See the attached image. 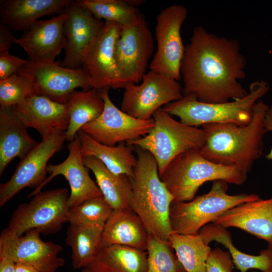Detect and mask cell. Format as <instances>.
<instances>
[{"instance_id": "obj_1", "label": "cell", "mask_w": 272, "mask_h": 272, "mask_svg": "<svg viewBox=\"0 0 272 272\" xmlns=\"http://www.w3.org/2000/svg\"><path fill=\"white\" fill-rule=\"evenodd\" d=\"M246 65L237 40L196 26L181 65L183 96L209 103L241 99L248 93L239 82L245 77Z\"/></svg>"}, {"instance_id": "obj_2", "label": "cell", "mask_w": 272, "mask_h": 272, "mask_svg": "<svg viewBox=\"0 0 272 272\" xmlns=\"http://www.w3.org/2000/svg\"><path fill=\"white\" fill-rule=\"evenodd\" d=\"M269 106L259 100L253 108L250 122L245 126L233 123L202 125L206 134L202 155L217 164L235 166L246 174L261 156L266 132L264 119Z\"/></svg>"}, {"instance_id": "obj_3", "label": "cell", "mask_w": 272, "mask_h": 272, "mask_svg": "<svg viewBox=\"0 0 272 272\" xmlns=\"http://www.w3.org/2000/svg\"><path fill=\"white\" fill-rule=\"evenodd\" d=\"M137 163L130 177V208L140 217L148 233L165 241L172 233L169 221L173 197L161 180L157 163L147 150L134 147Z\"/></svg>"}, {"instance_id": "obj_4", "label": "cell", "mask_w": 272, "mask_h": 272, "mask_svg": "<svg viewBox=\"0 0 272 272\" xmlns=\"http://www.w3.org/2000/svg\"><path fill=\"white\" fill-rule=\"evenodd\" d=\"M160 177L176 202L193 199L207 181L222 180L240 185L246 181L247 174L235 166L213 162L205 158L199 149H195L174 159Z\"/></svg>"}, {"instance_id": "obj_5", "label": "cell", "mask_w": 272, "mask_h": 272, "mask_svg": "<svg viewBox=\"0 0 272 272\" xmlns=\"http://www.w3.org/2000/svg\"><path fill=\"white\" fill-rule=\"evenodd\" d=\"M269 88L266 81H256L250 85L247 94L241 99L209 103L187 96L162 108L171 116L178 117L182 123L191 126L222 123L245 126L252 119L255 104L268 92Z\"/></svg>"}, {"instance_id": "obj_6", "label": "cell", "mask_w": 272, "mask_h": 272, "mask_svg": "<svg viewBox=\"0 0 272 272\" xmlns=\"http://www.w3.org/2000/svg\"><path fill=\"white\" fill-rule=\"evenodd\" d=\"M154 125L145 136L126 143L149 152L155 158L160 177L176 157L188 151L200 149L206 141L201 128L174 119L162 108L153 115Z\"/></svg>"}, {"instance_id": "obj_7", "label": "cell", "mask_w": 272, "mask_h": 272, "mask_svg": "<svg viewBox=\"0 0 272 272\" xmlns=\"http://www.w3.org/2000/svg\"><path fill=\"white\" fill-rule=\"evenodd\" d=\"M228 183L222 180L213 182L207 193L188 201L173 202L169 211L172 232L195 234L206 225L212 223L229 209L239 204L259 198L255 193L228 194Z\"/></svg>"}, {"instance_id": "obj_8", "label": "cell", "mask_w": 272, "mask_h": 272, "mask_svg": "<svg viewBox=\"0 0 272 272\" xmlns=\"http://www.w3.org/2000/svg\"><path fill=\"white\" fill-rule=\"evenodd\" d=\"M69 195L66 188L39 192L17 207L7 228L18 236L34 229L45 235L56 233L68 222Z\"/></svg>"}, {"instance_id": "obj_9", "label": "cell", "mask_w": 272, "mask_h": 272, "mask_svg": "<svg viewBox=\"0 0 272 272\" xmlns=\"http://www.w3.org/2000/svg\"><path fill=\"white\" fill-rule=\"evenodd\" d=\"M187 14L186 8L173 5L162 9L156 17L157 50L150 63L151 71L178 81L185 48L181 29Z\"/></svg>"}, {"instance_id": "obj_10", "label": "cell", "mask_w": 272, "mask_h": 272, "mask_svg": "<svg viewBox=\"0 0 272 272\" xmlns=\"http://www.w3.org/2000/svg\"><path fill=\"white\" fill-rule=\"evenodd\" d=\"M124 89L121 110L141 120L152 118L157 110L183 97L177 81L151 70L140 85L129 83Z\"/></svg>"}, {"instance_id": "obj_11", "label": "cell", "mask_w": 272, "mask_h": 272, "mask_svg": "<svg viewBox=\"0 0 272 272\" xmlns=\"http://www.w3.org/2000/svg\"><path fill=\"white\" fill-rule=\"evenodd\" d=\"M154 48L148 22L139 13L131 22L122 26L115 45L117 67L128 82L138 84L142 81Z\"/></svg>"}, {"instance_id": "obj_12", "label": "cell", "mask_w": 272, "mask_h": 272, "mask_svg": "<svg viewBox=\"0 0 272 272\" xmlns=\"http://www.w3.org/2000/svg\"><path fill=\"white\" fill-rule=\"evenodd\" d=\"M65 141V131L58 129L42 137V141L21 160L11 178L0 184L1 207L24 188H36L45 181L48 161L62 149Z\"/></svg>"}, {"instance_id": "obj_13", "label": "cell", "mask_w": 272, "mask_h": 272, "mask_svg": "<svg viewBox=\"0 0 272 272\" xmlns=\"http://www.w3.org/2000/svg\"><path fill=\"white\" fill-rule=\"evenodd\" d=\"M40 234L34 229L18 236L8 228L4 229L0 236V256L31 266L39 272H56L64 264L63 258L58 256L62 248L51 241H43Z\"/></svg>"}, {"instance_id": "obj_14", "label": "cell", "mask_w": 272, "mask_h": 272, "mask_svg": "<svg viewBox=\"0 0 272 272\" xmlns=\"http://www.w3.org/2000/svg\"><path fill=\"white\" fill-rule=\"evenodd\" d=\"M109 88L99 91L104 101L101 114L81 130L95 141L109 146L127 143L147 135L154 125L153 118L141 120L119 109L110 99Z\"/></svg>"}, {"instance_id": "obj_15", "label": "cell", "mask_w": 272, "mask_h": 272, "mask_svg": "<svg viewBox=\"0 0 272 272\" xmlns=\"http://www.w3.org/2000/svg\"><path fill=\"white\" fill-rule=\"evenodd\" d=\"M33 83L36 94L66 104L77 88L92 89L91 78L83 69H72L56 62H33L29 60L17 73Z\"/></svg>"}, {"instance_id": "obj_16", "label": "cell", "mask_w": 272, "mask_h": 272, "mask_svg": "<svg viewBox=\"0 0 272 272\" xmlns=\"http://www.w3.org/2000/svg\"><path fill=\"white\" fill-rule=\"evenodd\" d=\"M64 12L67 18L63 32L66 45L60 65L72 69H81L86 56L102 33L105 22L77 1H72Z\"/></svg>"}, {"instance_id": "obj_17", "label": "cell", "mask_w": 272, "mask_h": 272, "mask_svg": "<svg viewBox=\"0 0 272 272\" xmlns=\"http://www.w3.org/2000/svg\"><path fill=\"white\" fill-rule=\"evenodd\" d=\"M122 26L105 21L102 33L83 61L82 68L90 77L92 88L121 89L129 83L119 71L115 58V45Z\"/></svg>"}, {"instance_id": "obj_18", "label": "cell", "mask_w": 272, "mask_h": 272, "mask_svg": "<svg viewBox=\"0 0 272 272\" xmlns=\"http://www.w3.org/2000/svg\"><path fill=\"white\" fill-rule=\"evenodd\" d=\"M67 148L69 151L67 157L60 164L48 165L47 170L50 176L29 194L28 198L41 191L44 185L60 175L65 178L70 186L71 192L67 200L69 208L94 197L102 195L97 183L89 175V169L84 163L78 134L67 145Z\"/></svg>"}, {"instance_id": "obj_19", "label": "cell", "mask_w": 272, "mask_h": 272, "mask_svg": "<svg viewBox=\"0 0 272 272\" xmlns=\"http://www.w3.org/2000/svg\"><path fill=\"white\" fill-rule=\"evenodd\" d=\"M66 18L64 11L50 19L37 20L13 43L23 49L31 62H54L65 47L63 30Z\"/></svg>"}, {"instance_id": "obj_20", "label": "cell", "mask_w": 272, "mask_h": 272, "mask_svg": "<svg viewBox=\"0 0 272 272\" xmlns=\"http://www.w3.org/2000/svg\"><path fill=\"white\" fill-rule=\"evenodd\" d=\"M213 223L225 228L241 229L267 243L272 249V197H260L233 207Z\"/></svg>"}, {"instance_id": "obj_21", "label": "cell", "mask_w": 272, "mask_h": 272, "mask_svg": "<svg viewBox=\"0 0 272 272\" xmlns=\"http://www.w3.org/2000/svg\"><path fill=\"white\" fill-rule=\"evenodd\" d=\"M14 107L25 125L36 129L41 137L53 129L66 131L69 126L66 104L34 94Z\"/></svg>"}, {"instance_id": "obj_22", "label": "cell", "mask_w": 272, "mask_h": 272, "mask_svg": "<svg viewBox=\"0 0 272 272\" xmlns=\"http://www.w3.org/2000/svg\"><path fill=\"white\" fill-rule=\"evenodd\" d=\"M148 236L143 222L130 207L115 209L104 225L99 248L119 245L145 251Z\"/></svg>"}, {"instance_id": "obj_23", "label": "cell", "mask_w": 272, "mask_h": 272, "mask_svg": "<svg viewBox=\"0 0 272 272\" xmlns=\"http://www.w3.org/2000/svg\"><path fill=\"white\" fill-rule=\"evenodd\" d=\"M72 0H1L0 24L25 31L41 17L63 13Z\"/></svg>"}, {"instance_id": "obj_24", "label": "cell", "mask_w": 272, "mask_h": 272, "mask_svg": "<svg viewBox=\"0 0 272 272\" xmlns=\"http://www.w3.org/2000/svg\"><path fill=\"white\" fill-rule=\"evenodd\" d=\"M27 128L14 106L0 108V176L14 158L23 159L38 144Z\"/></svg>"}, {"instance_id": "obj_25", "label": "cell", "mask_w": 272, "mask_h": 272, "mask_svg": "<svg viewBox=\"0 0 272 272\" xmlns=\"http://www.w3.org/2000/svg\"><path fill=\"white\" fill-rule=\"evenodd\" d=\"M147 252L119 245L99 248L81 272H147Z\"/></svg>"}, {"instance_id": "obj_26", "label": "cell", "mask_w": 272, "mask_h": 272, "mask_svg": "<svg viewBox=\"0 0 272 272\" xmlns=\"http://www.w3.org/2000/svg\"><path fill=\"white\" fill-rule=\"evenodd\" d=\"M77 134L83 157L97 158L115 174H124L129 177L133 176L137 160L133 153V146L125 142L114 146L105 145L95 141L81 130Z\"/></svg>"}, {"instance_id": "obj_27", "label": "cell", "mask_w": 272, "mask_h": 272, "mask_svg": "<svg viewBox=\"0 0 272 272\" xmlns=\"http://www.w3.org/2000/svg\"><path fill=\"white\" fill-rule=\"evenodd\" d=\"M199 234L207 244L216 241L227 248L235 268L240 272H247L251 269H258L261 272H272L271 249H262L257 255L244 253L234 245L231 234L226 228L214 223L203 227Z\"/></svg>"}, {"instance_id": "obj_28", "label": "cell", "mask_w": 272, "mask_h": 272, "mask_svg": "<svg viewBox=\"0 0 272 272\" xmlns=\"http://www.w3.org/2000/svg\"><path fill=\"white\" fill-rule=\"evenodd\" d=\"M83 161L94 174L103 196L113 209L129 208L132 195L130 177L113 173L94 157H83Z\"/></svg>"}, {"instance_id": "obj_29", "label": "cell", "mask_w": 272, "mask_h": 272, "mask_svg": "<svg viewBox=\"0 0 272 272\" xmlns=\"http://www.w3.org/2000/svg\"><path fill=\"white\" fill-rule=\"evenodd\" d=\"M66 104L70 121L65 135L66 141L71 142L83 126L101 114L104 108V101L99 91L92 88L79 91L75 90L70 94Z\"/></svg>"}, {"instance_id": "obj_30", "label": "cell", "mask_w": 272, "mask_h": 272, "mask_svg": "<svg viewBox=\"0 0 272 272\" xmlns=\"http://www.w3.org/2000/svg\"><path fill=\"white\" fill-rule=\"evenodd\" d=\"M104 226L71 225L65 243L72 249V265L83 268L93 259L99 248Z\"/></svg>"}, {"instance_id": "obj_31", "label": "cell", "mask_w": 272, "mask_h": 272, "mask_svg": "<svg viewBox=\"0 0 272 272\" xmlns=\"http://www.w3.org/2000/svg\"><path fill=\"white\" fill-rule=\"evenodd\" d=\"M169 242L186 272H206L207 260L212 249L199 233L172 232Z\"/></svg>"}, {"instance_id": "obj_32", "label": "cell", "mask_w": 272, "mask_h": 272, "mask_svg": "<svg viewBox=\"0 0 272 272\" xmlns=\"http://www.w3.org/2000/svg\"><path fill=\"white\" fill-rule=\"evenodd\" d=\"M97 18L122 26L131 22L140 13L136 7L144 0H77Z\"/></svg>"}, {"instance_id": "obj_33", "label": "cell", "mask_w": 272, "mask_h": 272, "mask_svg": "<svg viewBox=\"0 0 272 272\" xmlns=\"http://www.w3.org/2000/svg\"><path fill=\"white\" fill-rule=\"evenodd\" d=\"M147 272H186L169 241L149 234Z\"/></svg>"}, {"instance_id": "obj_34", "label": "cell", "mask_w": 272, "mask_h": 272, "mask_svg": "<svg viewBox=\"0 0 272 272\" xmlns=\"http://www.w3.org/2000/svg\"><path fill=\"white\" fill-rule=\"evenodd\" d=\"M113 209L103 195L69 208L68 222L75 225L104 226Z\"/></svg>"}, {"instance_id": "obj_35", "label": "cell", "mask_w": 272, "mask_h": 272, "mask_svg": "<svg viewBox=\"0 0 272 272\" xmlns=\"http://www.w3.org/2000/svg\"><path fill=\"white\" fill-rule=\"evenodd\" d=\"M36 94L35 87L27 77L18 74L0 81L1 108L13 107Z\"/></svg>"}, {"instance_id": "obj_36", "label": "cell", "mask_w": 272, "mask_h": 272, "mask_svg": "<svg viewBox=\"0 0 272 272\" xmlns=\"http://www.w3.org/2000/svg\"><path fill=\"white\" fill-rule=\"evenodd\" d=\"M234 263L228 251L212 249L206 262V272H233Z\"/></svg>"}, {"instance_id": "obj_37", "label": "cell", "mask_w": 272, "mask_h": 272, "mask_svg": "<svg viewBox=\"0 0 272 272\" xmlns=\"http://www.w3.org/2000/svg\"><path fill=\"white\" fill-rule=\"evenodd\" d=\"M28 61V59L10 54L9 50L1 51L0 81L17 74Z\"/></svg>"}, {"instance_id": "obj_38", "label": "cell", "mask_w": 272, "mask_h": 272, "mask_svg": "<svg viewBox=\"0 0 272 272\" xmlns=\"http://www.w3.org/2000/svg\"><path fill=\"white\" fill-rule=\"evenodd\" d=\"M10 30L0 24V51L9 50L12 46L15 37Z\"/></svg>"}, {"instance_id": "obj_39", "label": "cell", "mask_w": 272, "mask_h": 272, "mask_svg": "<svg viewBox=\"0 0 272 272\" xmlns=\"http://www.w3.org/2000/svg\"><path fill=\"white\" fill-rule=\"evenodd\" d=\"M264 126L266 132H272V104L269 106L264 119ZM269 160H272V148L269 152L265 156Z\"/></svg>"}, {"instance_id": "obj_40", "label": "cell", "mask_w": 272, "mask_h": 272, "mask_svg": "<svg viewBox=\"0 0 272 272\" xmlns=\"http://www.w3.org/2000/svg\"><path fill=\"white\" fill-rule=\"evenodd\" d=\"M16 263L9 258L0 256V272H15Z\"/></svg>"}, {"instance_id": "obj_41", "label": "cell", "mask_w": 272, "mask_h": 272, "mask_svg": "<svg viewBox=\"0 0 272 272\" xmlns=\"http://www.w3.org/2000/svg\"><path fill=\"white\" fill-rule=\"evenodd\" d=\"M15 272H39L35 268L27 265L16 263Z\"/></svg>"}]
</instances>
